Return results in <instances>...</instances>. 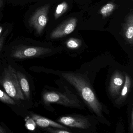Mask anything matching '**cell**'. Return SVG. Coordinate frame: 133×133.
<instances>
[{
  "label": "cell",
  "mask_w": 133,
  "mask_h": 133,
  "mask_svg": "<svg viewBox=\"0 0 133 133\" xmlns=\"http://www.w3.org/2000/svg\"><path fill=\"white\" fill-rule=\"evenodd\" d=\"M60 75L74 87L90 111L101 123L109 125L103 113L108 114L105 105L98 99L89 81L84 75L67 71H60Z\"/></svg>",
  "instance_id": "1"
},
{
  "label": "cell",
  "mask_w": 133,
  "mask_h": 133,
  "mask_svg": "<svg viewBox=\"0 0 133 133\" xmlns=\"http://www.w3.org/2000/svg\"><path fill=\"white\" fill-rule=\"evenodd\" d=\"M43 99L45 104L56 103L66 107L84 109L85 107L78 96L72 92L52 91L44 92Z\"/></svg>",
  "instance_id": "2"
},
{
  "label": "cell",
  "mask_w": 133,
  "mask_h": 133,
  "mask_svg": "<svg viewBox=\"0 0 133 133\" xmlns=\"http://www.w3.org/2000/svg\"><path fill=\"white\" fill-rule=\"evenodd\" d=\"M0 84L3 85L7 94L11 98L17 100L24 99L19 85L17 71L11 65L4 69L0 79Z\"/></svg>",
  "instance_id": "3"
},
{
  "label": "cell",
  "mask_w": 133,
  "mask_h": 133,
  "mask_svg": "<svg viewBox=\"0 0 133 133\" xmlns=\"http://www.w3.org/2000/svg\"><path fill=\"white\" fill-rule=\"evenodd\" d=\"M58 123L67 127L81 130H88L92 128V122L83 115L71 114L64 115L57 120Z\"/></svg>",
  "instance_id": "4"
},
{
  "label": "cell",
  "mask_w": 133,
  "mask_h": 133,
  "mask_svg": "<svg viewBox=\"0 0 133 133\" xmlns=\"http://www.w3.org/2000/svg\"><path fill=\"white\" fill-rule=\"evenodd\" d=\"M52 52L49 48L39 46H21L12 51L11 57L15 59H25L39 57Z\"/></svg>",
  "instance_id": "5"
},
{
  "label": "cell",
  "mask_w": 133,
  "mask_h": 133,
  "mask_svg": "<svg viewBox=\"0 0 133 133\" xmlns=\"http://www.w3.org/2000/svg\"><path fill=\"white\" fill-rule=\"evenodd\" d=\"M50 5L46 4L37 9L29 20L30 25L38 35H41L47 24Z\"/></svg>",
  "instance_id": "6"
},
{
  "label": "cell",
  "mask_w": 133,
  "mask_h": 133,
  "mask_svg": "<svg viewBox=\"0 0 133 133\" xmlns=\"http://www.w3.org/2000/svg\"><path fill=\"white\" fill-rule=\"evenodd\" d=\"M77 20L75 18H68L53 31L50 34V38L55 39L68 35L74 31L77 27Z\"/></svg>",
  "instance_id": "7"
},
{
  "label": "cell",
  "mask_w": 133,
  "mask_h": 133,
  "mask_svg": "<svg viewBox=\"0 0 133 133\" xmlns=\"http://www.w3.org/2000/svg\"><path fill=\"white\" fill-rule=\"evenodd\" d=\"M125 81L124 74L120 71L116 70L111 77L109 86V91L113 98H117L120 94Z\"/></svg>",
  "instance_id": "8"
},
{
  "label": "cell",
  "mask_w": 133,
  "mask_h": 133,
  "mask_svg": "<svg viewBox=\"0 0 133 133\" xmlns=\"http://www.w3.org/2000/svg\"><path fill=\"white\" fill-rule=\"evenodd\" d=\"M32 119L35 122L36 124L42 128H56L65 130H70L67 127H65L60 123L53 121L52 120L46 118L39 115L32 114H31Z\"/></svg>",
  "instance_id": "9"
},
{
  "label": "cell",
  "mask_w": 133,
  "mask_h": 133,
  "mask_svg": "<svg viewBox=\"0 0 133 133\" xmlns=\"http://www.w3.org/2000/svg\"><path fill=\"white\" fill-rule=\"evenodd\" d=\"M123 32L126 41L131 46L133 44V14L132 11L128 15L123 24Z\"/></svg>",
  "instance_id": "10"
},
{
  "label": "cell",
  "mask_w": 133,
  "mask_h": 133,
  "mask_svg": "<svg viewBox=\"0 0 133 133\" xmlns=\"http://www.w3.org/2000/svg\"><path fill=\"white\" fill-rule=\"evenodd\" d=\"M125 81L119 96L116 98L115 103L117 105H121L125 101L130 92L132 87V79L130 76L125 73Z\"/></svg>",
  "instance_id": "11"
},
{
  "label": "cell",
  "mask_w": 133,
  "mask_h": 133,
  "mask_svg": "<svg viewBox=\"0 0 133 133\" xmlns=\"http://www.w3.org/2000/svg\"><path fill=\"white\" fill-rule=\"evenodd\" d=\"M17 75L19 85L24 95L27 99L30 96V90L28 81L25 75L19 71H17Z\"/></svg>",
  "instance_id": "12"
},
{
  "label": "cell",
  "mask_w": 133,
  "mask_h": 133,
  "mask_svg": "<svg viewBox=\"0 0 133 133\" xmlns=\"http://www.w3.org/2000/svg\"><path fill=\"white\" fill-rule=\"evenodd\" d=\"M116 7V6L114 3L110 2L102 7L99 10V14L103 17H107L112 14Z\"/></svg>",
  "instance_id": "13"
},
{
  "label": "cell",
  "mask_w": 133,
  "mask_h": 133,
  "mask_svg": "<svg viewBox=\"0 0 133 133\" xmlns=\"http://www.w3.org/2000/svg\"><path fill=\"white\" fill-rule=\"evenodd\" d=\"M68 5L66 1H63L57 6L54 13V18L56 20L65 14L68 9Z\"/></svg>",
  "instance_id": "14"
},
{
  "label": "cell",
  "mask_w": 133,
  "mask_h": 133,
  "mask_svg": "<svg viewBox=\"0 0 133 133\" xmlns=\"http://www.w3.org/2000/svg\"><path fill=\"white\" fill-rule=\"evenodd\" d=\"M66 46L68 49L74 50L78 49L82 45V41L78 39L70 38L67 40Z\"/></svg>",
  "instance_id": "15"
},
{
  "label": "cell",
  "mask_w": 133,
  "mask_h": 133,
  "mask_svg": "<svg viewBox=\"0 0 133 133\" xmlns=\"http://www.w3.org/2000/svg\"><path fill=\"white\" fill-rule=\"evenodd\" d=\"M0 101L6 104L14 105L15 104L14 100L7 94L0 89Z\"/></svg>",
  "instance_id": "16"
},
{
  "label": "cell",
  "mask_w": 133,
  "mask_h": 133,
  "mask_svg": "<svg viewBox=\"0 0 133 133\" xmlns=\"http://www.w3.org/2000/svg\"><path fill=\"white\" fill-rule=\"evenodd\" d=\"M45 130L52 133H71L73 132L70 130L53 127L46 128Z\"/></svg>",
  "instance_id": "17"
},
{
  "label": "cell",
  "mask_w": 133,
  "mask_h": 133,
  "mask_svg": "<svg viewBox=\"0 0 133 133\" xmlns=\"http://www.w3.org/2000/svg\"><path fill=\"white\" fill-rule=\"evenodd\" d=\"M35 122L32 119H29L26 122L25 126L29 130H33L35 128Z\"/></svg>",
  "instance_id": "18"
},
{
  "label": "cell",
  "mask_w": 133,
  "mask_h": 133,
  "mask_svg": "<svg viewBox=\"0 0 133 133\" xmlns=\"http://www.w3.org/2000/svg\"><path fill=\"white\" fill-rule=\"evenodd\" d=\"M130 130L131 132H133V108L131 109V113L130 114Z\"/></svg>",
  "instance_id": "19"
},
{
  "label": "cell",
  "mask_w": 133,
  "mask_h": 133,
  "mask_svg": "<svg viewBox=\"0 0 133 133\" xmlns=\"http://www.w3.org/2000/svg\"><path fill=\"white\" fill-rule=\"evenodd\" d=\"M4 39H5V37H4V36H1V37L0 38V54H1V52L2 48H3V46Z\"/></svg>",
  "instance_id": "20"
},
{
  "label": "cell",
  "mask_w": 133,
  "mask_h": 133,
  "mask_svg": "<svg viewBox=\"0 0 133 133\" xmlns=\"http://www.w3.org/2000/svg\"><path fill=\"white\" fill-rule=\"evenodd\" d=\"M6 129L0 124V133H6Z\"/></svg>",
  "instance_id": "21"
},
{
  "label": "cell",
  "mask_w": 133,
  "mask_h": 133,
  "mask_svg": "<svg viewBox=\"0 0 133 133\" xmlns=\"http://www.w3.org/2000/svg\"><path fill=\"white\" fill-rule=\"evenodd\" d=\"M4 4L3 0H0V9L3 7Z\"/></svg>",
  "instance_id": "22"
},
{
  "label": "cell",
  "mask_w": 133,
  "mask_h": 133,
  "mask_svg": "<svg viewBox=\"0 0 133 133\" xmlns=\"http://www.w3.org/2000/svg\"><path fill=\"white\" fill-rule=\"evenodd\" d=\"M3 28L2 26H0V38L1 37V34L3 32Z\"/></svg>",
  "instance_id": "23"
}]
</instances>
